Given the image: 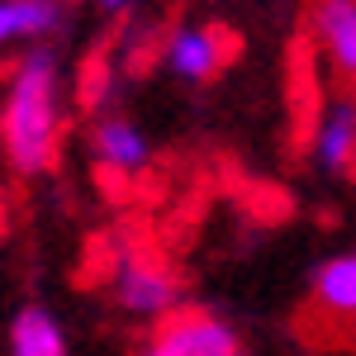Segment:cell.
<instances>
[{
	"label": "cell",
	"mask_w": 356,
	"mask_h": 356,
	"mask_svg": "<svg viewBox=\"0 0 356 356\" xmlns=\"http://www.w3.org/2000/svg\"><path fill=\"white\" fill-rule=\"evenodd\" d=\"M309 152L318 171H356V95H332L328 105L314 119V134H309Z\"/></svg>",
	"instance_id": "52a82bcc"
},
{
	"label": "cell",
	"mask_w": 356,
	"mask_h": 356,
	"mask_svg": "<svg viewBox=\"0 0 356 356\" xmlns=\"http://www.w3.org/2000/svg\"><path fill=\"white\" fill-rule=\"evenodd\" d=\"M309 295L332 323H356V252H337L328 261H318Z\"/></svg>",
	"instance_id": "9c48e42d"
},
{
	"label": "cell",
	"mask_w": 356,
	"mask_h": 356,
	"mask_svg": "<svg viewBox=\"0 0 356 356\" xmlns=\"http://www.w3.org/2000/svg\"><path fill=\"white\" fill-rule=\"evenodd\" d=\"M233 62V33L219 24H176L162 43V67L186 86H209Z\"/></svg>",
	"instance_id": "5b68a950"
},
{
	"label": "cell",
	"mask_w": 356,
	"mask_h": 356,
	"mask_svg": "<svg viewBox=\"0 0 356 356\" xmlns=\"http://www.w3.org/2000/svg\"><path fill=\"white\" fill-rule=\"evenodd\" d=\"M105 15H124V10H134V0H95Z\"/></svg>",
	"instance_id": "7c38bea8"
},
{
	"label": "cell",
	"mask_w": 356,
	"mask_h": 356,
	"mask_svg": "<svg viewBox=\"0 0 356 356\" xmlns=\"http://www.w3.org/2000/svg\"><path fill=\"white\" fill-rule=\"evenodd\" d=\"M72 19L67 0H0V53L53 43Z\"/></svg>",
	"instance_id": "ba28073f"
},
{
	"label": "cell",
	"mask_w": 356,
	"mask_h": 356,
	"mask_svg": "<svg viewBox=\"0 0 356 356\" xmlns=\"http://www.w3.org/2000/svg\"><path fill=\"white\" fill-rule=\"evenodd\" d=\"M304 33L318 62L332 72V81L356 95V0H309Z\"/></svg>",
	"instance_id": "277c9868"
},
{
	"label": "cell",
	"mask_w": 356,
	"mask_h": 356,
	"mask_svg": "<svg viewBox=\"0 0 356 356\" xmlns=\"http://www.w3.org/2000/svg\"><path fill=\"white\" fill-rule=\"evenodd\" d=\"M134 356H247L238 328L209 309H176L143 337Z\"/></svg>",
	"instance_id": "3957f363"
},
{
	"label": "cell",
	"mask_w": 356,
	"mask_h": 356,
	"mask_svg": "<svg viewBox=\"0 0 356 356\" xmlns=\"http://www.w3.org/2000/svg\"><path fill=\"white\" fill-rule=\"evenodd\" d=\"M10 356H67V328L48 304H24L10 318Z\"/></svg>",
	"instance_id": "30bf717a"
},
{
	"label": "cell",
	"mask_w": 356,
	"mask_h": 356,
	"mask_svg": "<svg viewBox=\"0 0 356 356\" xmlns=\"http://www.w3.org/2000/svg\"><path fill=\"white\" fill-rule=\"evenodd\" d=\"M114 95H119V86H114V62L105 53L90 57L81 72V105L90 114H110L114 110Z\"/></svg>",
	"instance_id": "8fae6325"
},
{
	"label": "cell",
	"mask_w": 356,
	"mask_h": 356,
	"mask_svg": "<svg viewBox=\"0 0 356 356\" xmlns=\"http://www.w3.org/2000/svg\"><path fill=\"white\" fill-rule=\"evenodd\" d=\"M105 290H110V300L119 304L124 314L162 323V318H171V314L181 309L186 280H181V271H176L171 261H162V257L138 252V247H119L110 257V266H105Z\"/></svg>",
	"instance_id": "7a4b0ae2"
},
{
	"label": "cell",
	"mask_w": 356,
	"mask_h": 356,
	"mask_svg": "<svg viewBox=\"0 0 356 356\" xmlns=\"http://www.w3.org/2000/svg\"><path fill=\"white\" fill-rule=\"evenodd\" d=\"M0 152L19 181H38L62 152V57L53 43L24 48L5 76Z\"/></svg>",
	"instance_id": "6da1fadb"
},
{
	"label": "cell",
	"mask_w": 356,
	"mask_h": 356,
	"mask_svg": "<svg viewBox=\"0 0 356 356\" xmlns=\"http://www.w3.org/2000/svg\"><path fill=\"white\" fill-rule=\"evenodd\" d=\"M90 157H95V166L105 176L134 181L152 162V143H147V134L138 129L134 119L110 110V114H95V124H90Z\"/></svg>",
	"instance_id": "8992f818"
}]
</instances>
